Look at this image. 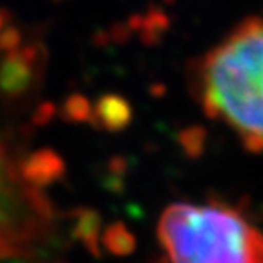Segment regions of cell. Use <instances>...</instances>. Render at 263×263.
Segmentation results:
<instances>
[{"instance_id":"obj_1","label":"cell","mask_w":263,"mask_h":263,"mask_svg":"<svg viewBox=\"0 0 263 263\" xmlns=\"http://www.w3.org/2000/svg\"><path fill=\"white\" fill-rule=\"evenodd\" d=\"M194 86L209 117L234 130L249 150L263 152V18H247L210 48Z\"/></svg>"},{"instance_id":"obj_6","label":"cell","mask_w":263,"mask_h":263,"mask_svg":"<svg viewBox=\"0 0 263 263\" xmlns=\"http://www.w3.org/2000/svg\"><path fill=\"white\" fill-rule=\"evenodd\" d=\"M4 22H6V16L0 15V33L4 31Z\"/></svg>"},{"instance_id":"obj_3","label":"cell","mask_w":263,"mask_h":263,"mask_svg":"<svg viewBox=\"0 0 263 263\" xmlns=\"http://www.w3.org/2000/svg\"><path fill=\"white\" fill-rule=\"evenodd\" d=\"M31 68L24 51H13L0 64V90L9 95H18L28 88Z\"/></svg>"},{"instance_id":"obj_4","label":"cell","mask_w":263,"mask_h":263,"mask_svg":"<svg viewBox=\"0 0 263 263\" xmlns=\"http://www.w3.org/2000/svg\"><path fill=\"white\" fill-rule=\"evenodd\" d=\"M59 168H61L59 157L49 150H42L33 154L26 163H22L18 172L29 186H42L59 176Z\"/></svg>"},{"instance_id":"obj_5","label":"cell","mask_w":263,"mask_h":263,"mask_svg":"<svg viewBox=\"0 0 263 263\" xmlns=\"http://www.w3.org/2000/svg\"><path fill=\"white\" fill-rule=\"evenodd\" d=\"M18 44H21V33L16 31L15 28H6L4 31L0 33V48L4 51L13 53V51H16Z\"/></svg>"},{"instance_id":"obj_2","label":"cell","mask_w":263,"mask_h":263,"mask_svg":"<svg viewBox=\"0 0 263 263\" xmlns=\"http://www.w3.org/2000/svg\"><path fill=\"white\" fill-rule=\"evenodd\" d=\"M157 236L172 263H263V234L227 206L174 203Z\"/></svg>"}]
</instances>
